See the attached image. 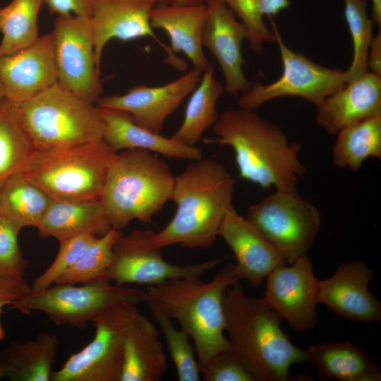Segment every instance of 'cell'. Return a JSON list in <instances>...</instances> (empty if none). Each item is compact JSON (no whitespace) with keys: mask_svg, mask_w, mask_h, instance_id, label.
<instances>
[{"mask_svg":"<svg viewBox=\"0 0 381 381\" xmlns=\"http://www.w3.org/2000/svg\"><path fill=\"white\" fill-rule=\"evenodd\" d=\"M207 0H171L173 4L176 5H203Z\"/></svg>","mask_w":381,"mask_h":381,"instance_id":"cell-45","label":"cell"},{"mask_svg":"<svg viewBox=\"0 0 381 381\" xmlns=\"http://www.w3.org/2000/svg\"><path fill=\"white\" fill-rule=\"evenodd\" d=\"M155 4H171V0H151Z\"/></svg>","mask_w":381,"mask_h":381,"instance_id":"cell-47","label":"cell"},{"mask_svg":"<svg viewBox=\"0 0 381 381\" xmlns=\"http://www.w3.org/2000/svg\"><path fill=\"white\" fill-rule=\"evenodd\" d=\"M52 199L39 187L18 174L0 189V214L21 230L37 227Z\"/></svg>","mask_w":381,"mask_h":381,"instance_id":"cell-30","label":"cell"},{"mask_svg":"<svg viewBox=\"0 0 381 381\" xmlns=\"http://www.w3.org/2000/svg\"><path fill=\"white\" fill-rule=\"evenodd\" d=\"M218 236L234 253L241 279L253 288L261 285L277 267L286 264L279 251L234 205L224 218Z\"/></svg>","mask_w":381,"mask_h":381,"instance_id":"cell-19","label":"cell"},{"mask_svg":"<svg viewBox=\"0 0 381 381\" xmlns=\"http://www.w3.org/2000/svg\"><path fill=\"white\" fill-rule=\"evenodd\" d=\"M381 115V76L367 71L315 105L316 123L327 133Z\"/></svg>","mask_w":381,"mask_h":381,"instance_id":"cell-20","label":"cell"},{"mask_svg":"<svg viewBox=\"0 0 381 381\" xmlns=\"http://www.w3.org/2000/svg\"><path fill=\"white\" fill-rule=\"evenodd\" d=\"M37 228L41 238L58 241L83 234L99 236L111 229L100 200H52Z\"/></svg>","mask_w":381,"mask_h":381,"instance_id":"cell-25","label":"cell"},{"mask_svg":"<svg viewBox=\"0 0 381 381\" xmlns=\"http://www.w3.org/2000/svg\"><path fill=\"white\" fill-rule=\"evenodd\" d=\"M0 78L5 98L14 104L57 83L52 33L40 36L34 43L14 54L0 56Z\"/></svg>","mask_w":381,"mask_h":381,"instance_id":"cell-17","label":"cell"},{"mask_svg":"<svg viewBox=\"0 0 381 381\" xmlns=\"http://www.w3.org/2000/svg\"><path fill=\"white\" fill-rule=\"evenodd\" d=\"M371 19L381 29V0H371Z\"/></svg>","mask_w":381,"mask_h":381,"instance_id":"cell-44","label":"cell"},{"mask_svg":"<svg viewBox=\"0 0 381 381\" xmlns=\"http://www.w3.org/2000/svg\"><path fill=\"white\" fill-rule=\"evenodd\" d=\"M291 264L306 255L321 226L318 209L296 189L275 190L245 217Z\"/></svg>","mask_w":381,"mask_h":381,"instance_id":"cell-9","label":"cell"},{"mask_svg":"<svg viewBox=\"0 0 381 381\" xmlns=\"http://www.w3.org/2000/svg\"><path fill=\"white\" fill-rule=\"evenodd\" d=\"M44 0H13L0 8V56L14 54L39 38L38 15Z\"/></svg>","mask_w":381,"mask_h":381,"instance_id":"cell-32","label":"cell"},{"mask_svg":"<svg viewBox=\"0 0 381 381\" xmlns=\"http://www.w3.org/2000/svg\"><path fill=\"white\" fill-rule=\"evenodd\" d=\"M308 361L318 368L319 380L380 381L378 363L351 341L310 345L306 351Z\"/></svg>","mask_w":381,"mask_h":381,"instance_id":"cell-26","label":"cell"},{"mask_svg":"<svg viewBox=\"0 0 381 381\" xmlns=\"http://www.w3.org/2000/svg\"><path fill=\"white\" fill-rule=\"evenodd\" d=\"M20 229L7 217L0 214V276L23 278L28 262L18 245Z\"/></svg>","mask_w":381,"mask_h":381,"instance_id":"cell-38","label":"cell"},{"mask_svg":"<svg viewBox=\"0 0 381 381\" xmlns=\"http://www.w3.org/2000/svg\"><path fill=\"white\" fill-rule=\"evenodd\" d=\"M224 92V86L214 75L212 64L202 73L199 83L191 92L182 123L171 138L188 145H195L205 131L217 122V102Z\"/></svg>","mask_w":381,"mask_h":381,"instance_id":"cell-28","label":"cell"},{"mask_svg":"<svg viewBox=\"0 0 381 381\" xmlns=\"http://www.w3.org/2000/svg\"><path fill=\"white\" fill-rule=\"evenodd\" d=\"M5 98L4 90L2 82L0 78V100Z\"/></svg>","mask_w":381,"mask_h":381,"instance_id":"cell-46","label":"cell"},{"mask_svg":"<svg viewBox=\"0 0 381 381\" xmlns=\"http://www.w3.org/2000/svg\"><path fill=\"white\" fill-rule=\"evenodd\" d=\"M6 377V371L4 367L0 364V380Z\"/></svg>","mask_w":381,"mask_h":381,"instance_id":"cell-48","label":"cell"},{"mask_svg":"<svg viewBox=\"0 0 381 381\" xmlns=\"http://www.w3.org/2000/svg\"><path fill=\"white\" fill-rule=\"evenodd\" d=\"M224 311L231 349L255 381L289 380L291 365L308 361L282 329L281 315L262 298L246 296L240 281L227 289Z\"/></svg>","mask_w":381,"mask_h":381,"instance_id":"cell-3","label":"cell"},{"mask_svg":"<svg viewBox=\"0 0 381 381\" xmlns=\"http://www.w3.org/2000/svg\"><path fill=\"white\" fill-rule=\"evenodd\" d=\"M282 63V73L274 82L252 83L238 99L240 108L255 110L263 104L282 97H298L315 106L341 89L346 83L345 71L315 63L291 49L272 22Z\"/></svg>","mask_w":381,"mask_h":381,"instance_id":"cell-10","label":"cell"},{"mask_svg":"<svg viewBox=\"0 0 381 381\" xmlns=\"http://www.w3.org/2000/svg\"><path fill=\"white\" fill-rule=\"evenodd\" d=\"M151 0H97L90 23L95 54L100 68L107 44L113 39L128 41L153 37L158 41L150 23Z\"/></svg>","mask_w":381,"mask_h":381,"instance_id":"cell-21","label":"cell"},{"mask_svg":"<svg viewBox=\"0 0 381 381\" xmlns=\"http://www.w3.org/2000/svg\"><path fill=\"white\" fill-rule=\"evenodd\" d=\"M116 153L102 139L34 149L19 174L54 200H100Z\"/></svg>","mask_w":381,"mask_h":381,"instance_id":"cell-6","label":"cell"},{"mask_svg":"<svg viewBox=\"0 0 381 381\" xmlns=\"http://www.w3.org/2000/svg\"><path fill=\"white\" fill-rule=\"evenodd\" d=\"M167 358L155 324L138 310L126 330L120 381H159Z\"/></svg>","mask_w":381,"mask_h":381,"instance_id":"cell-24","label":"cell"},{"mask_svg":"<svg viewBox=\"0 0 381 381\" xmlns=\"http://www.w3.org/2000/svg\"><path fill=\"white\" fill-rule=\"evenodd\" d=\"M58 346L56 335L49 332L24 342L13 340L0 352V364L12 381H52Z\"/></svg>","mask_w":381,"mask_h":381,"instance_id":"cell-27","label":"cell"},{"mask_svg":"<svg viewBox=\"0 0 381 381\" xmlns=\"http://www.w3.org/2000/svg\"><path fill=\"white\" fill-rule=\"evenodd\" d=\"M186 277L147 286V301L179 322L192 339L200 368L214 354L231 349L225 336L224 298L241 280L236 265L226 264L209 282Z\"/></svg>","mask_w":381,"mask_h":381,"instance_id":"cell-4","label":"cell"},{"mask_svg":"<svg viewBox=\"0 0 381 381\" xmlns=\"http://www.w3.org/2000/svg\"><path fill=\"white\" fill-rule=\"evenodd\" d=\"M147 301L145 291L101 279L79 286L55 284L40 291H30L12 306L24 314L42 312L58 325L83 329L111 308Z\"/></svg>","mask_w":381,"mask_h":381,"instance_id":"cell-8","label":"cell"},{"mask_svg":"<svg viewBox=\"0 0 381 381\" xmlns=\"http://www.w3.org/2000/svg\"><path fill=\"white\" fill-rule=\"evenodd\" d=\"M57 83L96 104L102 92L90 18L57 16L53 30Z\"/></svg>","mask_w":381,"mask_h":381,"instance_id":"cell-13","label":"cell"},{"mask_svg":"<svg viewBox=\"0 0 381 381\" xmlns=\"http://www.w3.org/2000/svg\"><path fill=\"white\" fill-rule=\"evenodd\" d=\"M368 0H344V17L353 44V57L345 71L346 83L368 71V54L373 36V20L368 16Z\"/></svg>","mask_w":381,"mask_h":381,"instance_id":"cell-35","label":"cell"},{"mask_svg":"<svg viewBox=\"0 0 381 381\" xmlns=\"http://www.w3.org/2000/svg\"><path fill=\"white\" fill-rule=\"evenodd\" d=\"M31 291L24 277L0 276V315L3 308L13 303ZM6 337L5 330L0 320V341Z\"/></svg>","mask_w":381,"mask_h":381,"instance_id":"cell-40","label":"cell"},{"mask_svg":"<svg viewBox=\"0 0 381 381\" xmlns=\"http://www.w3.org/2000/svg\"><path fill=\"white\" fill-rule=\"evenodd\" d=\"M14 105L35 149L59 148L103 138L104 122L98 107L59 83Z\"/></svg>","mask_w":381,"mask_h":381,"instance_id":"cell-7","label":"cell"},{"mask_svg":"<svg viewBox=\"0 0 381 381\" xmlns=\"http://www.w3.org/2000/svg\"><path fill=\"white\" fill-rule=\"evenodd\" d=\"M202 72L193 68L160 86L138 85L121 95L100 97L97 106L127 113L138 125L160 133L167 119L196 87Z\"/></svg>","mask_w":381,"mask_h":381,"instance_id":"cell-15","label":"cell"},{"mask_svg":"<svg viewBox=\"0 0 381 381\" xmlns=\"http://www.w3.org/2000/svg\"><path fill=\"white\" fill-rule=\"evenodd\" d=\"M35 149L18 117L15 105L0 100V189L19 174Z\"/></svg>","mask_w":381,"mask_h":381,"instance_id":"cell-31","label":"cell"},{"mask_svg":"<svg viewBox=\"0 0 381 381\" xmlns=\"http://www.w3.org/2000/svg\"><path fill=\"white\" fill-rule=\"evenodd\" d=\"M122 234L121 231L111 228L97 236L55 284H85L105 279L111 263L114 247Z\"/></svg>","mask_w":381,"mask_h":381,"instance_id":"cell-33","label":"cell"},{"mask_svg":"<svg viewBox=\"0 0 381 381\" xmlns=\"http://www.w3.org/2000/svg\"><path fill=\"white\" fill-rule=\"evenodd\" d=\"M207 17L203 5L157 4L151 10L153 29L164 30L169 36L173 52H181L202 73L210 64L204 53L202 32Z\"/></svg>","mask_w":381,"mask_h":381,"instance_id":"cell-22","label":"cell"},{"mask_svg":"<svg viewBox=\"0 0 381 381\" xmlns=\"http://www.w3.org/2000/svg\"><path fill=\"white\" fill-rule=\"evenodd\" d=\"M289 0H258L261 14L269 17L277 16L290 6Z\"/></svg>","mask_w":381,"mask_h":381,"instance_id":"cell-43","label":"cell"},{"mask_svg":"<svg viewBox=\"0 0 381 381\" xmlns=\"http://www.w3.org/2000/svg\"><path fill=\"white\" fill-rule=\"evenodd\" d=\"M137 310L123 305L95 318L93 339L54 371L52 381H120L124 337Z\"/></svg>","mask_w":381,"mask_h":381,"instance_id":"cell-11","label":"cell"},{"mask_svg":"<svg viewBox=\"0 0 381 381\" xmlns=\"http://www.w3.org/2000/svg\"><path fill=\"white\" fill-rule=\"evenodd\" d=\"M240 19L246 30L250 49L260 55L265 43L275 42V35L263 21L258 0H221Z\"/></svg>","mask_w":381,"mask_h":381,"instance_id":"cell-37","label":"cell"},{"mask_svg":"<svg viewBox=\"0 0 381 381\" xmlns=\"http://www.w3.org/2000/svg\"><path fill=\"white\" fill-rule=\"evenodd\" d=\"M318 282L306 254L293 263L280 265L272 271L266 277L262 299L293 329L310 331L318 321Z\"/></svg>","mask_w":381,"mask_h":381,"instance_id":"cell-14","label":"cell"},{"mask_svg":"<svg viewBox=\"0 0 381 381\" xmlns=\"http://www.w3.org/2000/svg\"><path fill=\"white\" fill-rule=\"evenodd\" d=\"M373 271L365 262L341 263L328 279L319 280L318 301L349 321L373 323L381 320V303L368 289Z\"/></svg>","mask_w":381,"mask_h":381,"instance_id":"cell-16","label":"cell"},{"mask_svg":"<svg viewBox=\"0 0 381 381\" xmlns=\"http://www.w3.org/2000/svg\"><path fill=\"white\" fill-rule=\"evenodd\" d=\"M97 107L104 122L102 140L116 152L140 149L170 158L194 161L203 157L196 145H188L145 128L124 111Z\"/></svg>","mask_w":381,"mask_h":381,"instance_id":"cell-23","label":"cell"},{"mask_svg":"<svg viewBox=\"0 0 381 381\" xmlns=\"http://www.w3.org/2000/svg\"><path fill=\"white\" fill-rule=\"evenodd\" d=\"M152 232L134 230L120 236L114 247L106 279L120 286L157 285L181 278L200 277L223 261L216 258L191 265L171 264L162 257V248L150 243Z\"/></svg>","mask_w":381,"mask_h":381,"instance_id":"cell-12","label":"cell"},{"mask_svg":"<svg viewBox=\"0 0 381 381\" xmlns=\"http://www.w3.org/2000/svg\"><path fill=\"white\" fill-rule=\"evenodd\" d=\"M97 237L92 234H83L59 241V251L55 259L45 271L34 279L30 286L31 292L44 290L55 284Z\"/></svg>","mask_w":381,"mask_h":381,"instance_id":"cell-36","label":"cell"},{"mask_svg":"<svg viewBox=\"0 0 381 381\" xmlns=\"http://www.w3.org/2000/svg\"><path fill=\"white\" fill-rule=\"evenodd\" d=\"M150 313L161 332L167 351L176 368L178 380L199 381L200 370L189 335L174 320L152 303L147 302Z\"/></svg>","mask_w":381,"mask_h":381,"instance_id":"cell-34","label":"cell"},{"mask_svg":"<svg viewBox=\"0 0 381 381\" xmlns=\"http://www.w3.org/2000/svg\"><path fill=\"white\" fill-rule=\"evenodd\" d=\"M200 370L205 381H255L231 349L214 354L200 368Z\"/></svg>","mask_w":381,"mask_h":381,"instance_id":"cell-39","label":"cell"},{"mask_svg":"<svg viewBox=\"0 0 381 381\" xmlns=\"http://www.w3.org/2000/svg\"><path fill=\"white\" fill-rule=\"evenodd\" d=\"M336 135L332 150L334 166L356 171L367 159H381V115L345 126Z\"/></svg>","mask_w":381,"mask_h":381,"instance_id":"cell-29","label":"cell"},{"mask_svg":"<svg viewBox=\"0 0 381 381\" xmlns=\"http://www.w3.org/2000/svg\"><path fill=\"white\" fill-rule=\"evenodd\" d=\"M215 140L234 151L241 178L262 188L291 190L306 174L300 159L301 146L255 110L240 108L219 115L213 126Z\"/></svg>","mask_w":381,"mask_h":381,"instance_id":"cell-1","label":"cell"},{"mask_svg":"<svg viewBox=\"0 0 381 381\" xmlns=\"http://www.w3.org/2000/svg\"><path fill=\"white\" fill-rule=\"evenodd\" d=\"M175 176L157 153L140 149L116 153L100 198L111 228L121 231L132 221L150 224L171 199Z\"/></svg>","mask_w":381,"mask_h":381,"instance_id":"cell-5","label":"cell"},{"mask_svg":"<svg viewBox=\"0 0 381 381\" xmlns=\"http://www.w3.org/2000/svg\"><path fill=\"white\" fill-rule=\"evenodd\" d=\"M235 182L226 168L212 159L194 160L175 177L171 199L176 211L169 224L152 232L150 243L163 248L179 245L209 248L233 206Z\"/></svg>","mask_w":381,"mask_h":381,"instance_id":"cell-2","label":"cell"},{"mask_svg":"<svg viewBox=\"0 0 381 381\" xmlns=\"http://www.w3.org/2000/svg\"><path fill=\"white\" fill-rule=\"evenodd\" d=\"M207 17L202 32V46L219 63L225 92L236 97L252 83L243 73L241 44L247 38L245 27L221 0H207Z\"/></svg>","mask_w":381,"mask_h":381,"instance_id":"cell-18","label":"cell"},{"mask_svg":"<svg viewBox=\"0 0 381 381\" xmlns=\"http://www.w3.org/2000/svg\"><path fill=\"white\" fill-rule=\"evenodd\" d=\"M368 67L370 72L381 76V29L373 37L368 49Z\"/></svg>","mask_w":381,"mask_h":381,"instance_id":"cell-42","label":"cell"},{"mask_svg":"<svg viewBox=\"0 0 381 381\" xmlns=\"http://www.w3.org/2000/svg\"><path fill=\"white\" fill-rule=\"evenodd\" d=\"M97 0H44L51 13L57 16L73 15L90 18Z\"/></svg>","mask_w":381,"mask_h":381,"instance_id":"cell-41","label":"cell"}]
</instances>
